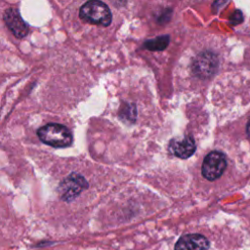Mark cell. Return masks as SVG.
Segmentation results:
<instances>
[{
  "instance_id": "obj_1",
  "label": "cell",
  "mask_w": 250,
  "mask_h": 250,
  "mask_svg": "<svg viewBox=\"0 0 250 250\" xmlns=\"http://www.w3.org/2000/svg\"><path fill=\"white\" fill-rule=\"evenodd\" d=\"M40 141L55 147H65L72 144V134L69 129L62 124L49 123L37 131Z\"/></svg>"
},
{
  "instance_id": "obj_2",
  "label": "cell",
  "mask_w": 250,
  "mask_h": 250,
  "mask_svg": "<svg viewBox=\"0 0 250 250\" xmlns=\"http://www.w3.org/2000/svg\"><path fill=\"white\" fill-rule=\"evenodd\" d=\"M80 17L95 24L107 26L110 24L112 16L107 5L100 0H89L82 5L79 12Z\"/></svg>"
},
{
  "instance_id": "obj_3",
  "label": "cell",
  "mask_w": 250,
  "mask_h": 250,
  "mask_svg": "<svg viewBox=\"0 0 250 250\" xmlns=\"http://www.w3.org/2000/svg\"><path fill=\"white\" fill-rule=\"evenodd\" d=\"M218 65L219 59L217 55L211 51H205L194 58L191 68L195 76L205 79L215 74L218 69Z\"/></svg>"
},
{
  "instance_id": "obj_4",
  "label": "cell",
  "mask_w": 250,
  "mask_h": 250,
  "mask_svg": "<svg viewBox=\"0 0 250 250\" xmlns=\"http://www.w3.org/2000/svg\"><path fill=\"white\" fill-rule=\"evenodd\" d=\"M87 187L88 183L82 175L72 173L61 182L58 191L63 201L69 202L75 199Z\"/></svg>"
},
{
  "instance_id": "obj_5",
  "label": "cell",
  "mask_w": 250,
  "mask_h": 250,
  "mask_svg": "<svg viewBox=\"0 0 250 250\" xmlns=\"http://www.w3.org/2000/svg\"><path fill=\"white\" fill-rule=\"evenodd\" d=\"M226 167L227 159L225 154L221 151L213 150L205 156L201 167V173L205 179L214 181L222 176Z\"/></svg>"
},
{
  "instance_id": "obj_6",
  "label": "cell",
  "mask_w": 250,
  "mask_h": 250,
  "mask_svg": "<svg viewBox=\"0 0 250 250\" xmlns=\"http://www.w3.org/2000/svg\"><path fill=\"white\" fill-rule=\"evenodd\" d=\"M7 27L17 38H23L28 33V25L21 17L16 8H8L3 15Z\"/></svg>"
},
{
  "instance_id": "obj_7",
  "label": "cell",
  "mask_w": 250,
  "mask_h": 250,
  "mask_svg": "<svg viewBox=\"0 0 250 250\" xmlns=\"http://www.w3.org/2000/svg\"><path fill=\"white\" fill-rule=\"evenodd\" d=\"M168 149L175 156L182 159H187L194 153L196 146L191 136H185L183 139H172L169 142Z\"/></svg>"
},
{
  "instance_id": "obj_8",
  "label": "cell",
  "mask_w": 250,
  "mask_h": 250,
  "mask_svg": "<svg viewBox=\"0 0 250 250\" xmlns=\"http://www.w3.org/2000/svg\"><path fill=\"white\" fill-rule=\"evenodd\" d=\"M208 239L198 233L183 235L175 244V250H208Z\"/></svg>"
},
{
  "instance_id": "obj_9",
  "label": "cell",
  "mask_w": 250,
  "mask_h": 250,
  "mask_svg": "<svg viewBox=\"0 0 250 250\" xmlns=\"http://www.w3.org/2000/svg\"><path fill=\"white\" fill-rule=\"evenodd\" d=\"M170 41L169 35H161L153 39H149L145 42V47L150 51H161L164 50Z\"/></svg>"
},
{
  "instance_id": "obj_10",
  "label": "cell",
  "mask_w": 250,
  "mask_h": 250,
  "mask_svg": "<svg viewBox=\"0 0 250 250\" xmlns=\"http://www.w3.org/2000/svg\"><path fill=\"white\" fill-rule=\"evenodd\" d=\"M136 115H137V110H136V106L135 104H126L125 106H123L122 110L120 111V116H122L125 120H129L131 122H134L136 119Z\"/></svg>"
},
{
  "instance_id": "obj_11",
  "label": "cell",
  "mask_w": 250,
  "mask_h": 250,
  "mask_svg": "<svg viewBox=\"0 0 250 250\" xmlns=\"http://www.w3.org/2000/svg\"><path fill=\"white\" fill-rule=\"evenodd\" d=\"M246 133H247V136L250 138V120L248 121V123L246 125Z\"/></svg>"
}]
</instances>
